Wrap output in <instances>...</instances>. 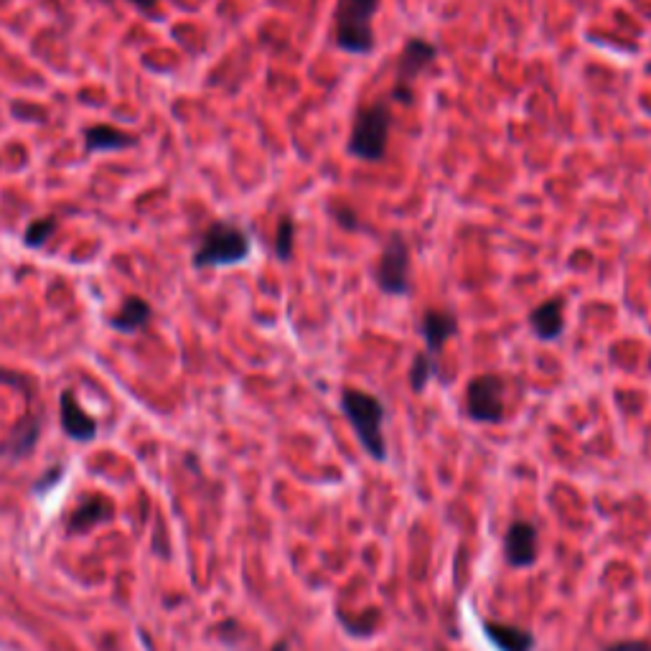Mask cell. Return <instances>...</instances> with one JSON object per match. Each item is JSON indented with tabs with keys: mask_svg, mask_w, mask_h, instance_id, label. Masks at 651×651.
<instances>
[{
	"mask_svg": "<svg viewBox=\"0 0 651 651\" xmlns=\"http://www.w3.org/2000/svg\"><path fill=\"white\" fill-rule=\"evenodd\" d=\"M252 242L250 234L234 222H212L201 232L199 247L194 250V268L196 270H217V268H234L250 257Z\"/></svg>",
	"mask_w": 651,
	"mask_h": 651,
	"instance_id": "obj_1",
	"label": "cell"
},
{
	"mask_svg": "<svg viewBox=\"0 0 651 651\" xmlns=\"http://www.w3.org/2000/svg\"><path fill=\"white\" fill-rule=\"evenodd\" d=\"M341 410L357 433L364 451L374 461H384L387 458V440H384V415L387 412H384L382 400L364 390L349 387V390L341 392Z\"/></svg>",
	"mask_w": 651,
	"mask_h": 651,
	"instance_id": "obj_2",
	"label": "cell"
},
{
	"mask_svg": "<svg viewBox=\"0 0 651 651\" xmlns=\"http://www.w3.org/2000/svg\"><path fill=\"white\" fill-rule=\"evenodd\" d=\"M390 128L392 112L390 107H387V102L362 105L354 112V123H351L346 153L357 158V161H382L384 153H387V143H390Z\"/></svg>",
	"mask_w": 651,
	"mask_h": 651,
	"instance_id": "obj_3",
	"label": "cell"
},
{
	"mask_svg": "<svg viewBox=\"0 0 651 651\" xmlns=\"http://www.w3.org/2000/svg\"><path fill=\"white\" fill-rule=\"evenodd\" d=\"M379 0H336L334 36L336 44L346 54H369L374 49L372 18Z\"/></svg>",
	"mask_w": 651,
	"mask_h": 651,
	"instance_id": "obj_4",
	"label": "cell"
},
{
	"mask_svg": "<svg viewBox=\"0 0 651 651\" xmlns=\"http://www.w3.org/2000/svg\"><path fill=\"white\" fill-rule=\"evenodd\" d=\"M374 280H377V288L387 295L410 293V245L400 232H392L384 242L382 255L374 268Z\"/></svg>",
	"mask_w": 651,
	"mask_h": 651,
	"instance_id": "obj_5",
	"label": "cell"
},
{
	"mask_svg": "<svg viewBox=\"0 0 651 651\" xmlns=\"http://www.w3.org/2000/svg\"><path fill=\"white\" fill-rule=\"evenodd\" d=\"M438 59V46L430 44V41L415 39L407 41L400 51V59H397V74H395V87H392V100H397L400 105H412L415 102V92H412V82L415 77L425 72L430 64Z\"/></svg>",
	"mask_w": 651,
	"mask_h": 651,
	"instance_id": "obj_6",
	"label": "cell"
},
{
	"mask_svg": "<svg viewBox=\"0 0 651 651\" xmlns=\"http://www.w3.org/2000/svg\"><path fill=\"white\" fill-rule=\"evenodd\" d=\"M466 410L476 423H499L504 418V379L499 374L473 377L466 390Z\"/></svg>",
	"mask_w": 651,
	"mask_h": 651,
	"instance_id": "obj_7",
	"label": "cell"
},
{
	"mask_svg": "<svg viewBox=\"0 0 651 651\" xmlns=\"http://www.w3.org/2000/svg\"><path fill=\"white\" fill-rule=\"evenodd\" d=\"M504 557L512 568H532L537 562V529L529 522H514L504 537Z\"/></svg>",
	"mask_w": 651,
	"mask_h": 651,
	"instance_id": "obj_8",
	"label": "cell"
},
{
	"mask_svg": "<svg viewBox=\"0 0 651 651\" xmlns=\"http://www.w3.org/2000/svg\"><path fill=\"white\" fill-rule=\"evenodd\" d=\"M458 331V321L451 311H438V308H428L420 318V336H423L425 346L430 357L438 359V354L446 349L448 341L456 336Z\"/></svg>",
	"mask_w": 651,
	"mask_h": 651,
	"instance_id": "obj_9",
	"label": "cell"
},
{
	"mask_svg": "<svg viewBox=\"0 0 651 651\" xmlns=\"http://www.w3.org/2000/svg\"><path fill=\"white\" fill-rule=\"evenodd\" d=\"M529 329L540 341H557L565 331V301L560 295L540 303L529 311Z\"/></svg>",
	"mask_w": 651,
	"mask_h": 651,
	"instance_id": "obj_10",
	"label": "cell"
},
{
	"mask_svg": "<svg viewBox=\"0 0 651 651\" xmlns=\"http://www.w3.org/2000/svg\"><path fill=\"white\" fill-rule=\"evenodd\" d=\"M133 145H138L135 135L112 128V125H90L84 130V151L87 153H112L133 148Z\"/></svg>",
	"mask_w": 651,
	"mask_h": 651,
	"instance_id": "obj_11",
	"label": "cell"
},
{
	"mask_svg": "<svg viewBox=\"0 0 651 651\" xmlns=\"http://www.w3.org/2000/svg\"><path fill=\"white\" fill-rule=\"evenodd\" d=\"M153 308L151 303L140 298V295H128L120 306V311L110 318V326L120 334H138L151 323Z\"/></svg>",
	"mask_w": 651,
	"mask_h": 651,
	"instance_id": "obj_12",
	"label": "cell"
},
{
	"mask_svg": "<svg viewBox=\"0 0 651 651\" xmlns=\"http://www.w3.org/2000/svg\"><path fill=\"white\" fill-rule=\"evenodd\" d=\"M62 425L74 440H90L95 438L97 425L95 420L77 405L72 392H62Z\"/></svg>",
	"mask_w": 651,
	"mask_h": 651,
	"instance_id": "obj_13",
	"label": "cell"
},
{
	"mask_svg": "<svg viewBox=\"0 0 651 651\" xmlns=\"http://www.w3.org/2000/svg\"><path fill=\"white\" fill-rule=\"evenodd\" d=\"M486 636L499 651H532L535 649V636L529 631L517 629L507 624H484Z\"/></svg>",
	"mask_w": 651,
	"mask_h": 651,
	"instance_id": "obj_14",
	"label": "cell"
},
{
	"mask_svg": "<svg viewBox=\"0 0 651 651\" xmlns=\"http://www.w3.org/2000/svg\"><path fill=\"white\" fill-rule=\"evenodd\" d=\"M56 227H59V217H41L36 222H31L23 232V245L28 250H39L46 242L51 240V234H56Z\"/></svg>",
	"mask_w": 651,
	"mask_h": 651,
	"instance_id": "obj_15",
	"label": "cell"
},
{
	"mask_svg": "<svg viewBox=\"0 0 651 651\" xmlns=\"http://www.w3.org/2000/svg\"><path fill=\"white\" fill-rule=\"evenodd\" d=\"M435 374H438V359L430 357V354H418V357L412 359L410 367L412 392H425V387H428Z\"/></svg>",
	"mask_w": 651,
	"mask_h": 651,
	"instance_id": "obj_16",
	"label": "cell"
},
{
	"mask_svg": "<svg viewBox=\"0 0 651 651\" xmlns=\"http://www.w3.org/2000/svg\"><path fill=\"white\" fill-rule=\"evenodd\" d=\"M293 247H295V222L293 217H280L278 229H275V257L280 262H288L293 257Z\"/></svg>",
	"mask_w": 651,
	"mask_h": 651,
	"instance_id": "obj_17",
	"label": "cell"
},
{
	"mask_svg": "<svg viewBox=\"0 0 651 651\" xmlns=\"http://www.w3.org/2000/svg\"><path fill=\"white\" fill-rule=\"evenodd\" d=\"M331 217H334L336 222H339V227L346 229V232H354V229H359L357 209H351L349 204H341V201L331 204Z\"/></svg>",
	"mask_w": 651,
	"mask_h": 651,
	"instance_id": "obj_18",
	"label": "cell"
},
{
	"mask_svg": "<svg viewBox=\"0 0 651 651\" xmlns=\"http://www.w3.org/2000/svg\"><path fill=\"white\" fill-rule=\"evenodd\" d=\"M606 651H651V646L644 641H621V644L608 646Z\"/></svg>",
	"mask_w": 651,
	"mask_h": 651,
	"instance_id": "obj_19",
	"label": "cell"
},
{
	"mask_svg": "<svg viewBox=\"0 0 651 651\" xmlns=\"http://www.w3.org/2000/svg\"><path fill=\"white\" fill-rule=\"evenodd\" d=\"M135 8H140V11H153V8L158 6V0H130Z\"/></svg>",
	"mask_w": 651,
	"mask_h": 651,
	"instance_id": "obj_20",
	"label": "cell"
},
{
	"mask_svg": "<svg viewBox=\"0 0 651 651\" xmlns=\"http://www.w3.org/2000/svg\"><path fill=\"white\" fill-rule=\"evenodd\" d=\"M278 651H285V646H278Z\"/></svg>",
	"mask_w": 651,
	"mask_h": 651,
	"instance_id": "obj_21",
	"label": "cell"
}]
</instances>
